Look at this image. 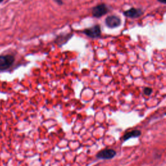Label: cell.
<instances>
[{
	"label": "cell",
	"instance_id": "obj_1",
	"mask_svg": "<svg viewBox=\"0 0 166 166\" xmlns=\"http://www.w3.org/2000/svg\"><path fill=\"white\" fill-rule=\"evenodd\" d=\"M14 62V57L11 55L0 56V70H5L9 68Z\"/></svg>",
	"mask_w": 166,
	"mask_h": 166
},
{
	"label": "cell",
	"instance_id": "obj_2",
	"mask_svg": "<svg viewBox=\"0 0 166 166\" xmlns=\"http://www.w3.org/2000/svg\"><path fill=\"white\" fill-rule=\"evenodd\" d=\"M116 155V152L114 149H107L102 150L96 154V157L101 160H110L112 159Z\"/></svg>",
	"mask_w": 166,
	"mask_h": 166
},
{
	"label": "cell",
	"instance_id": "obj_3",
	"mask_svg": "<svg viewBox=\"0 0 166 166\" xmlns=\"http://www.w3.org/2000/svg\"><path fill=\"white\" fill-rule=\"evenodd\" d=\"M83 33L90 38H98L101 35V29L99 25H96L92 27L86 29L83 31Z\"/></svg>",
	"mask_w": 166,
	"mask_h": 166
},
{
	"label": "cell",
	"instance_id": "obj_4",
	"mask_svg": "<svg viewBox=\"0 0 166 166\" xmlns=\"http://www.w3.org/2000/svg\"><path fill=\"white\" fill-rule=\"evenodd\" d=\"M108 12V9L106 5L101 4L93 8L92 15L95 18H100L105 15Z\"/></svg>",
	"mask_w": 166,
	"mask_h": 166
},
{
	"label": "cell",
	"instance_id": "obj_5",
	"mask_svg": "<svg viewBox=\"0 0 166 166\" xmlns=\"http://www.w3.org/2000/svg\"><path fill=\"white\" fill-rule=\"evenodd\" d=\"M121 19L117 17V16L114 15L109 16L105 20V23L107 26L111 29L119 27L121 25Z\"/></svg>",
	"mask_w": 166,
	"mask_h": 166
},
{
	"label": "cell",
	"instance_id": "obj_6",
	"mask_svg": "<svg viewBox=\"0 0 166 166\" xmlns=\"http://www.w3.org/2000/svg\"><path fill=\"white\" fill-rule=\"evenodd\" d=\"M143 14L144 12L141 9H135V8H132V9H129L123 12V14L125 16V17L130 18H139Z\"/></svg>",
	"mask_w": 166,
	"mask_h": 166
},
{
	"label": "cell",
	"instance_id": "obj_7",
	"mask_svg": "<svg viewBox=\"0 0 166 166\" xmlns=\"http://www.w3.org/2000/svg\"><path fill=\"white\" fill-rule=\"evenodd\" d=\"M72 37V34H67V35H61L58 36L55 40V43L58 45L59 47L66 44L71 38Z\"/></svg>",
	"mask_w": 166,
	"mask_h": 166
},
{
	"label": "cell",
	"instance_id": "obj_8",
	"mask_svg": "<svg viewBox=\"0 0 166 166\" xmlns=\"http://www.w3.org/2000/svg\"><path fill=\"white\" fill-rule=\"evenodd\" d=\"M141 132L139 130H132L130 132H126L124 134L123 138V140L124 141H127L128 140L130 139V138H138L141 136Z\"/></svg>",
	"mask_w": 166,
	"mask_h": 166
},
{
	"label": "cell",
	"instance_id": "obj_9",
	"mask_svg": "<svg viewBox=\"0 0 166 166\" xmlns=\"http://www.w3.org/2000/svg\"><path fill=\"white\" fill-rule=\"evenodd\" d=\"M153 92V89L151 88H145L144 90V93L145 95V96H150Z\"/></svg>",
	"mask_w": 166,
	"mask_h": 166
},
{
	"label": "cell",
	"instance_id": "obj_10",
	"mask_svg": "<svg viewBox=\"0 0 166 166\" xmlns=\"http://www.w3.org/2000/svg\"><path fill=\"white\" fill-rule=\"evenodd\" d=\"M158 1H159L160 3H164V4H165V2H166V0H158Z\"/></svg>",
	"mask_w": 166,
	"mask_h": 166
},
{
	"label": "cell",
	"instance_id": "obj_11",
	"mask_svg": "<svg viewBox=\"0 0 166 166\" xmlns=\"http://www.w3.org/2000/svg\"><path fill=\"white\" fill-rule=\"evenodd\" d=\"M3 1V0H0V3H1V2H2Z\"/></svg>",
	"mask_w": 166,
	"mask_h": 166
}]
</instances>
